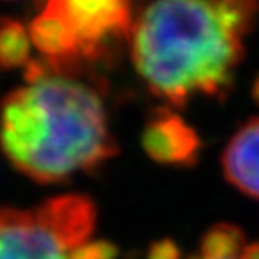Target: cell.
I'll return each instance as SVG.
<instances>
[{"label":"cell","mask_w":259,"mask_h":259,"mask_svg":"<svg viewBox=\"0 0 259 259\" xmlns=\"http://www.w3.org/2000/svg\"><path fill=\"white\" fill-rule=\"evenodd\" d=\"M24 79L0 103V146L15 169L58 184L117 155L105 99L81 72L41 58L25 67Z\"/></svg>","instance_id":"6da1fadb"},{"label":"cell","mask_w":259,"mask_h":259,"mask_svg":"<svg viewBox=\"0 0 259 259\" xmlns=\"http://www.w3.org/2000/svg\"><path fill=\"white\" fill-rule=\"evenodd\" d=\"M239 259H259V243H247Z\"/></svg>","instance_id":"8fae6325"},{"label":"cell","mask_w":259,"mask_h":259,"mask_svg":"<svg viewBox=\"0 0 259 259\" xmlns=\"http://www.w3.org/2000/svg\"><path fill=\"white\" fill-rule=\"evenodd\" d=\"M76 38L81 63L103 58L110 44L130 40L135 25L134 0H47Z\"/></svg>","instance_id":"277c9868"},{"label":"cell","mask_w":259,"mask_h":259,"mask_svg":"<svg viewBox=\"0 0 259 259\" xmlns=\"http://www.w3.org/2000/svg\"><path fill=\"white\" fill-rule=\"evenodd\" d=\"M97 207L85 194H61L34 209H0V259H74L92 239Z\"/></svg>","instance_id":"3957f363"},{"label":"cell","mask_w":259,"mask_h":259,"mask_svg":"<svg viewBox=\"0 0 259 259\" xmlns=\"http://www.w3.org/2000/svg\"><path fill=\"white\" fill-rule=\"evenodd\" d=\"M74 259H115L117 247L105 239H90L74 250Z\"/></svg>","instance_id":"9c48e42d"},{"label":"cell","mask_w":259,"mask_h":259,"mask_svg":"<svg viewBox=\"0 0 259 259\" xmlns=\"http://www.w3.org/2000/svg\"><path fill=\"white\" fill-rule=\"evenodd\" d=\"M247 247L245 232L231 223H218L203 234L200 257L203 259H239Z\"/></svg>","instance_id":"ba28073f"},{"label":"cell","mask_w":259,"mask_h":259,"mask_svg":"<svg viewBox=\"0 0 259 259\" xmlns=\"http://www.w3.org/2000/svg\"><path fill=\"white\" fill-rule=\"evenodd\" d=\"M252 94H254V99H255V103L259 105V77L255 79V83H254V90H252Z\"/></svg>","instance_id":"7c38bea8"},{"label":"cell","mask_w":259,"mask_h":259,"mask_svg":"<svg viewBox=\"0 0 259 259\" xmlns=\"http://www.w3.org/2000/svg\"><path fill=\"white\" fill-rule=\"evenodd\" d=\"M194 259H203V257H194Z\"/></svg>","instance_id":"4fadbf2b"},{"label":"cell","mask_w":259,"mask_h":259,"mask_svg":"<svg viewBox=\"0 0 259 259\" xmlns=\"http://www.w3.org/2000/svg\"><path fill=\"white\" fill-rule=\"evenodd\" d=\"M223 175L236 189L259 200V117L238 128L222 155Z\"/></svg>","instance_id":"8992f818"},{"label":"cell","mask_w":259,"mask_h":259,"mask_svg":"<svg viewBox=\"0 0 259 259\" xmlns=\"http://www.w3.org/2000/svg\"><path fill=\"white\" fill-rule=\"evenodd\" d=\"M146 259H182V254H180V248L175 241L160 239L150 247Z\"/></svg>","instance_id":"30bf717a"},{"label":"cell","mask_w":259,"mask_h":259,"mask_svg":"<svg viewBox=\"0 0 259 259\" xmlns=\"http://www.w3.org/2000/svg\"><path fill=\"white\" fill-rule=\"evenodd\" d=\"M32 41L29 29L9 18H0V67L6 70L27 67L31 58Z\"/></svg>","instance_id":"52a82bcc"},{"label":"cell","mask_w":259,"mask_h":259,"mask_svg":"<svg viewBox=\"0 0 259 259\" xmlns=\"http://www.w3.org/2000/svg\"><path fill=\"white\" fill-rule=\"evenodd\" d=\"M142 148L158 164L191 167L200 157L202 139L182 115L166 106L148 119L142 132Z\"/></svg>","instance_id":"5b68a950"},{"label":"cell","mask_w":259,"mask_h":259,"mask_svg":"<svg viewBox=\"0 0 259 259\" xmlns=\"http://www.w3.org/2000/svg\"><path fill=\"white\" fill-rule=\"evenodd\" d=\"M259 0H153L132 29V61L169 108L222 97L245 58Z\"/></svg>","instance_id":"7a4b0ae2"}]
</instances>
